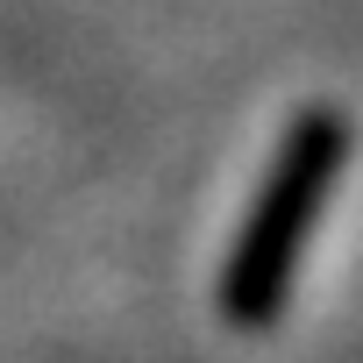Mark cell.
Listing matches in <instances>:
<instances>
[{"label": "cell", "mask_w": 363, "mask_h": 363, "mask_svg": "<svg viewBox=\"0 0 363 363\" xmlns=\"http://www.w3.org/2000/svg\"><path fill=\"white\" fill-rule=\"evenodd\" d=\"M342 157H349V128H342L335 107H299L285 121V143H278V157L264 171V193L242 214V228L228 242V264H221V320L228 328L257 335V328H271L285 313L292 271L306 257L313 221L328 214Z\"/></svg>", "instance_id": "cell-1"}]
</instances>
